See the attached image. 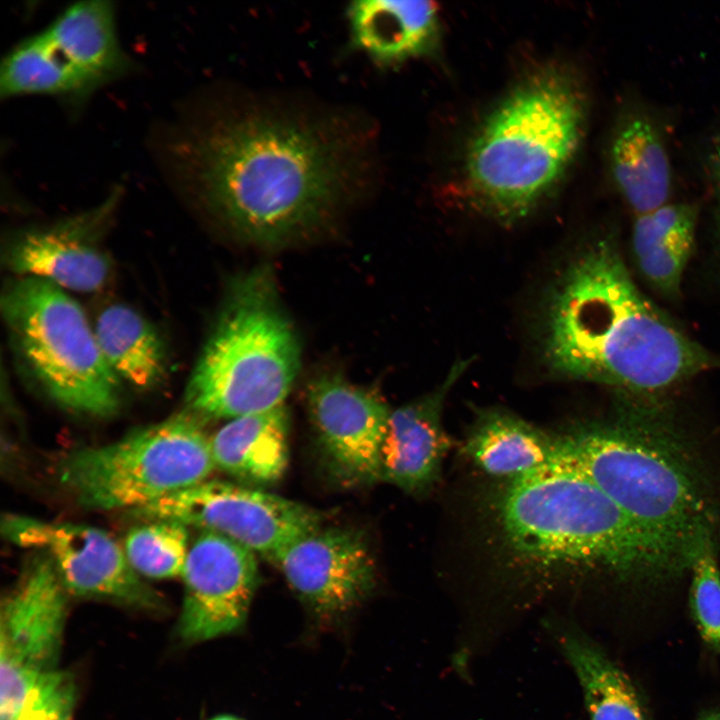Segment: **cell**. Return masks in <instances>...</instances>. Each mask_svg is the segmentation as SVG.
I'll use <instances>...</instances> for the list:
<instances>
[{"label": "cell", "mask_w": 720, "mask_h": 720, "mask_svg": "<svg viewBox=\"0 0 720 720\" xmlns=\"http://www.w3.org/2000/svg\"><path fill=\"white\" fill-rule=\"evenodd\" d=\"M343 119L264 105L222 112L183 142L210 209L244 238L276 244L320 224L359 184L364 147Z\"/></svg>", "instance_id": "obj_1"}, {"label": "cell", "mask_w": 720, "mask_h": 720, "mask_svg": "<svg viewBox=\"0 0 720 720\" xmlns=\"http://www.w3.org/2000/svg\"><path fill=\"white\" fill-rule=\"evenodd\" d=\"M488 508L503 561L528 582L600 573L651 583L687 569L563 453L538 471L498 481Z\"/></svg>", "instance_id": "obj_2"}, {"label": "cell", "mask_w": 720, "mask_h": 720, "mask_svg": "<svg viewBox=\"0 0 720 720\" xmlns=\"http://www.w3.org/2000/svg\"><path fill=\"white\" fill-rule=\"evenodd\" d=\"M546 354L563 375L640 396L720 367L641 293L608 241L566 272L549 313Z\"/></svg>", "instance_id": "obj_3"}, {"label": "cell", "mask_w": 720, "mask_h": 720, "mask_svg": "<svg viewBox=\"0 0 720 720\" xmlns=\"http://www.w3.org/2000/svg\"><path fill=\"white\" fill-rule=\"evenodd\" d=\"M560 437L564 456L688 569L696 549L715 538L705 479L653 413L579 425Z\"/></svg>", "instance_id": "obj_4"}, {"label": "cell", "mask_w": 720, "mask_h": 720, "mask_svg": "<svg viewBox=\"0 0 720 720\" xmlns=\"http://www.w3.org/2000/svg\"><path fill=\"white\" fill-rule=\"evenodd\" d=\"M583 122V98L566 73L550 68L533 74L474 138L466 160L471 190L499 218L524 216L573 158Z\"/></svg>", "instance_id": "obj_5"}, {"label": "cell", "mask_w": 720, "mask_h": 720, "mask_svg": "<svg viewBox=\"0 0 720 720\" xmlns=\"http://www.w3.org/2000/svg\"><path fill=\"white\" fill-rule=\"evenodd\" d=\"M300 367L295 330L272 272L256 268L233 281L185 393L198 417L235 419L284 404Z\"/></svg>", "instance_id": "obj_6"}, {"label": "cell", "mask_w": 720, "mask_h": 720, "mask_svg": "<svg viewBox=\"0 0 720 720\" xmlns=\"http://www.w3.org/2000/svg\"><path fill=\"white\" fill-rule=\"evenodd\" d=\"M200 417L186 411L111 443L71 451L59 481L92 510L130 512L201 483L216 468Z\"/></svg>", "instance_id": "obj_7"}, {"label": "cell", "mask_w": 720, "mask_h": 720, "mask_svg": "<svg viewBox=\"0 0 720 720\" xmlns=\"http://www.w3.org/2000/svg\"><path fill=\"white\" fill-rule=\"evenodd\" d=\"M1 307L18 351L58 405L89 416L116 413L120 379L73 298L51 282L24 276L5 289Z\"/></svg>", "instance_id": "obj_8"}, {"label": "cell", "mask_w": 720, "mask_h": 720, "mask_svg": "<svg viewBox=\"0 0 720 720\" xmlns=\"http://www.w3.org/2000/svg\"><path fill=\"white\" fill-rule=\"evenodd\" d=\"M132 513L150 521H177L219 534L273 562L321 523L320 514L301 503L215 480H205Z\"/></svg>", "instance_id": "obj_9"}, {"label": "cell", "mask_w": 720, "mask_h": 720, "mask_svg": "<svg viewBox=\"0 0 720 720\" xmlns=\"http://www.w3.org/2000/svg\"><path fill=\"white\" fill-rule=\"evenodd\" d=\"M1 530L14 545L46 555L68 593L136 608H162L160 595L142 580L124 549L102 529L7 514Z\"/></svg>", "instance_id": "obj_10"}, {"label": "cell", "mask_w": 720, "mask_h": 720, "mask_svg": "<svg viewBox=\"0 0 720 720\" xmlns=\"http://www.w3.org/2000/svg\"><path fill=\"white\" fill-rule=\"evenodd\" d=\"M274 563L319 621L341 619L376 585L373 553L365 536L351 528H319L285 548Z\"/></svg>", "instance_id": "obj_11"}, {"label": "cell", "mask_w": 720, "mask_h": 720, "mask_svg": "<svg viewBox=\"0 0 720 720\" xmlns=\"http://www.w3.org/2000/svg\"><path fill=\"white\" fill-rule=\"evenodd\" d=\"M179 637L188 643L237 631L246 621L258 585L255 553L212 532L190 547L184 572Z\"/></svg>", "instance_id": "obj_12"}, {"label": "cell", "mask_w": 720, "mask_h": 720, "mask_svg": "<svg viewBox=\"0 0 720 720\" xmlns=\"http://www.w3.org/2000/svg\"><path fill=\"white\" fill-rule=\"evenodd\" d=\"M307 407L320 450L338 480L348 485L381 480L380 448L390 413L383 400L325 374L309 384Z\"/></svg>", "instance_id": "obj_13"}, {"label": "cell", "mask_w": 720, "mask_h": 720, "mask_svg": "<svg viewBox=\"0 0 720 720\" xmlns=\"http://www.w3.org/2000/svg\"><path fill=\"white\" fill-rule=\"evenodd\" d=\"M67 593L52 561L44 554L33 558L2 602L0 656L36 669L58 668Z\"/></svg>", "instance_id": "obj_14"}, {"label": "cell", "mask_w": 720, "mask_h": 720, "mask_svg": "<svg viewBox=\"0 0 720 720\" xmlns=\"http://www.w3.org/2000/svg\"><path fill=\"white\" fill-rule=\"evenodd\" d=\"M465 364L435 391L390 410L380 448V475L408 493L430 490L440 479L452 440L442 423L443 404Z\"/></svg>", "instance_id": "obj_15"}, {"label": "cell", "mask_w": 720, "mask_h": 720, "mask_svg": "<svg viewBox=\"0 0 720 720\" xmlns=\"http://www.w3.org/2000/svg\"><path fill=\"white\" fill-rule=\"evenodd\" d=\"M114 200L112 196L96 210L53 228L24 233L8 251L9 267L60 288L81 292L101 289L109 279L111 263L89 235L105 220Z\"/></svg>", "instance_id": "obj_16"}, {"label": "cell", "mask_w": 720, "mask_h": 720, "mask_svg": "<svg viewBox=\"0 0 720 720\" xmlns=\"http://www.w3.org/2000/svg\"><path fill=\"white\" fill-rule=\"evenodd\" d=\"M352 48L388 67L424 54L437 31L431 1H355L347 9Z\"/></svg>", "instance_id": "obj_17"}, {"label": "cell", "mask_w": 720, "mask_h": 720, "mask_svg": "<svg viewBox=\"0 0 720 720\" xmlns=\"http://www.w3.org/2000/svg\"><path fill=\"white\" fill-rule=\"evenodd\" d=\"M610 171L618 192L635 215L668 203L672 172L666 146L652 119L631 110L620 119L609 150Z\"/></svg>", "instance_id": "obj_18"}, {"label": "cell", "mask_w": 720, "mask_h": 720, "mask_svg": "<svg viewBox=\"0 0 720 720\" xmlns=\"http://www.w3.org/2000/svg\"><path fill=\"white\" fill-rule=\"evenodd\" d=\"M482 472L498 481L526 476L555 462L561 437L498 409L481 411L462 446Z\"/></svg>", "instance_id": "obj_19"}, {"label": "cell", "mask_w": 720, "mask_h": 720, "mask_svg": "<svg viewBox=\"0 0 720 720\" xmlns=\"http://www.w3.org/2000/svg\"><path fill=\"white\" fill-rule=\"evenodd\" d=\"M43 31L58 54L93 90L128 70L110 1L74 3Z\"/></svg>", "instance_id": "obj_20"}, {"label": "cell", "mask_w": 720, "mask_h": 720, "mask_svg": "<svg viewBox=\"0 0 720 720\" xmlns=\"http://www.w3.org/2000/svg\"><path fill=\"white\" fill-rule=\"evenodd\" d=\"M289 425L285 404L230 420L210 438L215 467L246 484L279 481L288 467Z\"/></svg>", "instance_id": "obj_21"}, {"label": "cell", "mask_w": 720, "mask_h": 720, "mask_svg": "<svg viewBox=\"0 0 720 720\" xmlns=\"http://www.w3.org/2000/svg\"><path fill=\"white\" fill-rule=\"evenodd\" d=\"M555 640L581 685L591 720H648L630 678L585 632L556 624Z\"/></svg>", "instance_id": "obj_22"}, {"label": "cell", "mask_w": 720, "mask_h": 720, "mask_svg": "<svg viewBox=\"0 0 720 720\" xmlns=\"http://www.w3.org/2000/svg\"><path fill=\"white\" fill-rule=\"evenodd\" d=\"M697 209L688 203H667L635 215L632 247L646 280L666 296H677L691 256Z\"/></svg>", "instance_id": "obj_23"}, {"label": "cell", "mask_w": 720, "mask_h": 720, "mask_svg": "<svg viewBox=\"0 0 720 720\" xmlns=\"http://www.w3.org/2000/svg\"><path fill=\"white\" fill-rule=\"evenodd\" d=\"M93 328L104 358L119 379L146 389L165 376V346L156 329L133 308L110 305Z\"/></svg>", "instance_id": "obj_24"}, {"label": "cell", "mask_w": 720, "mask_h": 720, "mask_svg": "<svg viewBox=\"0 0 720 720\" xmlns=\"http://www.w3.org/2000/svg\"><path fill=\"white\" fill-rule=\"evenodd\" d=\"M75 697L70 674L0 657V720H72Z\"/></svg>", "instance_id": "obj_25"}, {"label": "cell", "mask_w": 720, "mask_h": 720, "mask_svg": "<svg viewBox=\"0 0 720 720\" xmlns=\"http://www.w3.org/2000/svg\"><path fill=\"white\" fill-rule=\"evenodd\" d=\"M92 89L54 49L44 31L18 43L2 61L0 95L84 96Z\"/></svg>", "instance_id": "obj_26"}, {"label": "cell", "mask_w": 720, "mask_h": 720, "mask_svg": "<svg viewBox=\"0 0 720 720\" xmlns=\"http://www.w3.org/2000/svg\"><path fill=\"white\" fill-rule=\"evenodd\" d=\"M188 542L186 525L153 520L129 531L124 552L141 577L171 579L182 577L190 550Z\"/></svg>", "instance_id": "obj_27"}, {"label": "cell", "mask_w": 720, "mask_h": 720, "mask_svg": "<svg viewBox=\"0 0 720 720\" xmlns=\"http://www.w3.org/2000/svg\"><path fill=\"white\" fill-rule=\"evenodd\" d=\"M691 573L690 606L705 643L720 652V570L715 538L703 542L694 552Z\"/></svg>", "instance_id": "obj_28"}, {"label": "cell", "mask_w": 720, "mask_h": 720, "mask_svg": "<svg viewBox=\"0 0 720 720\" xmlns=\"http://www.w3.org/2000/svg\"><path fill=\"white\" fill-rule=\"evenodd\" d=\"M715 176L720 191V146L718 147L715 155Z\"/></svg>", "instance_id": "obj_29"}, {"label": "cell", "mask_w": 720, "mask_h": 720, "mask_svg": "<svg viewBox=\"0 0 720 720\" xmlns=\"http://www.w3.org/2000/svg\"><path fill=\"white\" fill-rule=\"evenodd\" d=\"M698 720H720V710L705 713Z\"/></svg>", "instance_id": "obj_30"}, {"label": "cell", "mask_w": 720, "mask_h": 720, "mask_svg": "<svg viewBox=\"0 0 720 720\" xmlns=\"http://www.w3.org/2000/svg\"><path fill=\"white\" fill-rule=\"evenodd\" d=\"M209 720H243L233 715H218Z\"/></svg>", "instance_id": "obj_31"}, {"label": "cell", "mask_w": 720, "mask_h": 720, "mask_svg": "<svg viewBox=\"0 0 720 720\" xmlns=\"http://www.w3.org/2000/svg\"><path fill=\"white\" fill-rule=\"evenodd\" d=\"M719 194H720V191H719Z\"/></svg>", "instance_id": "obj_32"}]
</instances>
